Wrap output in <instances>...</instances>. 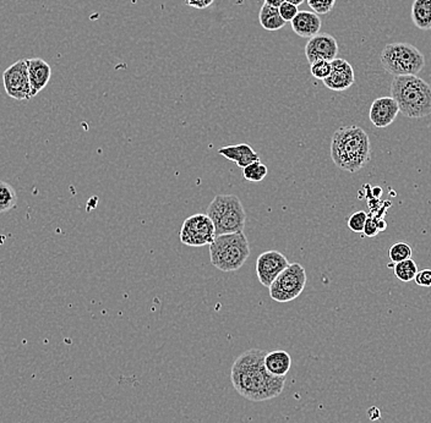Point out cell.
<instances>
[{
    "label": "cell",
    "mask_w": 431,
    "mask_h": 423,
    "mask_svg": "<svg viewBox=\"0 0 431 423\" xmlns=\"http://www.w3.org/2000/svg\"><path fill=\"white\" fill-rule=\"evenodd\" d=\"M266 351L250 349L235 358L230 379L238 394L245 399L261 403L282 394L286 384L285 377L272 376L265 367Z\"/></svg>",
    "instance_id": "6da1fadb"
},
{
    "label": "cell",
    "mask_w": 431,
    "mask_h": 423,
    "mask_svg": "<svg viewBox=\"0 0 431 423\" xmlns=\"http://www.w3.org/2000/svg\"><path fill=\"white\" fill-rule=\"evenodd\" d=\"M331 158L336 167L347 172H356L371 159L370 139L356 125L343 126L335 131L331 141Z\"/></svg>",
    "instance_id": "7a4b0ae2"
},
{
    "label": "cell",
    "mask_w": 431,
    "mask_h": 423,
    "mask_svg": "<svg viewBox=\"0 0 431 423\" xmlns=\"http://www.w3.org/2000/svg\"><path fill=\"white\" fill-rule=\"evenodd\" d=\"M391 94L404 117L420 119L430 115L431 86L418 75L396 76Z\"/></svg>",
    "instance_id": "3957f363"
},
{
    "label": "cell",
    "mask_w": 431,
    "mask_h": 423,
    "mask_svg": "<svg viewBox=\"0 0 431 423\" xmlns=\"http://www.w3.org/2000/svg\"><path fill=\"white\" fill-rule=\"evenodd\" d=\"M249 256L250 246L244 232L218 235L210 244L212 265L222 272L239 270Z\"/></svg>",
    "instance_id": "277c9868"
},
{
    "label": "cell",
    "mask_w": 431,
    "mask_h": 423,
    "mask_svg": "<svg viewBox=\"0 0 431 423\" xmlns=\"http://www.w3.org/2000/svg\"><path fill=\"white\" fill-rule=\"evenodd\" d=\"M206 214L215 225L216 236L244 232L246 213L238 196H216Z\"/></svg>",
    "instance_id": "5b68a950"
},
{
    "label": "cell",
    "mask_w": 431,
    "mask_h": 423,
    "mask_svg": "<svg viewBox=\"0 0 431 423\" xmlns=\"http://www.w3.org/2000/svg\"><path fill=\"white\" fill-rule=\"evenodd\" d=\"M385 70L396 76L418 75L425 66L422 51L409 43H391L380 56Z\"/></svg>",
    "instance_id": "8992f818"
},
{
    "label": "cell",
    "mask_w": 431,
    "mask_h": 423,
    "mask_svg": "<svg viewBox=\"0 0 431 423\" xmlns=\"http://www.w3.org/2000/svg\"><path fill=\"white\" fill-rule=\"evenodd\" d=\"M306 270L299 263H289L270 286V296L277 303H291L303 293Z\"/></svg>",
    "instance_id": "52a82bcc"
},
{
    "label": "cell",
    "mask_w": 431,
    "mask_h": 423,
    "mask_svg": "<svg viewBox=\"0 0 431 423\" xmlns=\"http://www.w3.org/2000/svg\"><path fill=\"white\" fill-rule=\"evenodd\" d=\"M179 237L187 246H206L215 240V225L207 214H194L184 220Z\"/></svg>",
    "instance_id": "ba28073f"
},
{
    "label": "cell",
    "mask_w": 431,
    "mask_h": 423,
    "mask_svg": "<svg viewBox=\"0 0 431 423\" xmlns=\"http://www.w3.org/2000/svg\"><path fill=\"white\" fill-rule=\"evenodd\" d=\"M3 82L10 98L16 101H30L32 98L26 59H20L10 65L3 74Z\"/></svg>",
    "instance_id": "9c48e42d"
},
{
    "label": "cell",
    "mask_w": 431,
    "mask_h": 423,
    "mask_svg": "<svg viewBox=\"0 0 431 423\" xmlns=\"http://www.w3.org/2000/svg\"><path fill=\"white\" fill-rule=\"evenodd\" d=\"M288 265L289 262L281 252L276 250L263 252L256 260V275L258 282L263 284V286L270 288L277 277L281 274Z\"/></svg>",
    "instance_id": "30bf717a"
},
{
    "label": "cell",
    "mask_w": 431,
    "mask_h": 423,
    "mask_svg": "<svg viewBox=\"0 0 431 423\" xmlns=\"http://www.w3.org/2000/svg\"><path fill=\"white\" fill-rule=\"evenodd\" d=\"M338 54V43L336 38L328 33H318L309 39L305 46V56L310 64L314 61H332Z\"/></svg>",
    "instance_id": "8fae6325"
},
{
    "label": "cell",
    "mask_w": 431,
    "mask_h": 423,
    "mask_svg": "<svg viewBox=\"0 0 431 423\" xmlns=\"http://www.w3.org/2000/svg\"><path fill=\"white\" fill-rule=\"evenodd\" d=\"M356 81V74L353 66L346 59L336 58L331 61V72L326 79L323 80V84L331 91L342 92L351 89Z\"/></svg>",
    "instance_id": "7c38bea8"
},
{
    "label": "cell",
    "mask_w": 431,
    "mask_h": 423,
    "mask_svg": "<svg viewBox=\"0 0 431 423\" xmlns=\"http://www.w3.org/2000/svg\"><path fill=\"white\" fill-rule=\"evenodd\" d=\"M399 113V104L394 98L380 97L371 104L369 119L375 127L384 129L396 120Z\"/></svg>",
    "instance_id": "4fadbf2b"
},
{
    "label": "cell",
    "mask_w": 431,
    "mask_h": 423,
    "mask_svg": "<svg viewBox=\"0 0 431 423\" xmlns=\"http://www.w3.org/2000/svg\"><path fill=\"white\" fill-rule=\"evenodd\" d=\"M26 64H27L31 96L36 97L43 89L47 87L52 76V69L47 61H43L41 58L26 59Z\"/></svg>",
    "instance_id": "5bb4252c"
},
{
    "label": "cell",
    "mask_w": 431,
    "mask_h": 423,
    "mask_svg": "<svg viewBox=\"0 0 431 423\" xmlns=\"http://www.w3.org/2000/svg\"><path fill=\"white\" fill-rule=\"evenodd\" d=\"M292 30L296 36L301 38H311L320 33L323 21L318 14L313 11H299L292 20Z\"/></svg>",
    "instance_id": "9a60e30c"
},
{
    "label": "cell",
    "mask_w": 431,
    "mask_h": 423,
    "mask_svg": "<svg viewBox=\"0 0 431 423\" xmlns=\"http://www.w3.org/2000/svg\"><path fill=\"white\" fill-rule=\"evenodd\" d=\"M218 154L235 162L239 168H245L260 160L258 154L248 144H232L218 149Z\"/></svg>",
    "instance_id": "2e32d148"
},
{
    "label": "cell",
    "mask_w": 431,
    "mask_h": 423,
    "mask_svg": "<svg viewBox=\"0 0 431 423\" xmlns=\"http://www.w3.org/2000/svg\"><path fill=\"white\" fill-rule=\"evenodd\" d=\"M291 355L287 351L277 350V351H272V353H266L265 367L272 376L286 377L287 373L289 372V370H291Z\"/></svg>",
    "instance_id": "e0dca14e"
},
{
    "label": "cell",
    "mask_w": 431,
    "mask_h": 423,
    "mask_svg": "<svg viewBox=\"0 0 431 423\" xmlns=\"http://www.w3.org/2000/svg\"><path fill=\"white\" fill-rule=\"evenodd\" d=\"M412 20L419 30H431V0H414Z\"/></svg>",
    "instance_id": "ac0fdd59"
},
{
    "label": "cell",
    "mask_w": 431,
    "mask_h": 423,
    "mask_svg": "<svg viewBox=\"0 0 431 423\" xmlns=\"http://www.w3.org/2000/svg\"><path fill=\"white\" fill-rule=\"evenodd\" d=\"M258 21L266 31H278L285 27L286 21L282 19L278 8H273L270 5L263 4L258 13Z\"/></svg>",
    "instance_id": "d6986e66"
},
{
    "label": "cell",
    "mask_w": 431,
    "mask_h": 423,
    "mask_svg": "<svg viewBox=\"0 0 431 423\" xmlns=\"http://www.w3.org/2000/svg\"><path fill=\"white\" fill-rule=\"evenodd\" d=\"M18 206V194L14 187L5 182H0V213L14 210Z\"/></svg>",
    "instance_id": "ffe728a7"
},
{
    "label": "cell",
    "mask_w": 431,
    "mask_h": 423,
    "mask_svg": "<svg viewBox=\"0 0 431 423\" xmlns=\"http://www.w3.org/2000/svg\"><path fill=\"white\" fill-rule=\"evenodd\" d=\"M394 273L397 279L404 282V283H409V282L414 280L416 275H417V263L412 258L402 260V262H399V263H394Z\"/></svg>",
    "instance_id": "44dd1931"
},
{
    "label": "cell",
    "mask_w": 431,
    "mask_h": 423,
    "mask_svg": "<svg viewBox=\"0 0 431 423\" xmlns=\"http://www.w3.org/2000/svg\"><path fill=\"white\" fill-rule=\"evenodd\" d=\"M268 167L261 160L254 162L243 169L244 179L249 182H260L268 175Z\"/></svg>",
    "instance_id": "7402d4cb"
},
{
    "label": "cell",
    "mask_w": 431,
    "mask_h": 423,
    "mask_svg": "<svg viewBox=\"0 0 431 423\" xmlns=\"http://www.w3.org/2000/svg\"><path fill=\"white\" fill-rule=\"evenodd\" d=\"M412 247H411V245H408L407 242H396L394 245L389 247V258L392 265L402 262V260H409V258H412Z\"/></svg>",
    "instance_id": "603a6c76"
},
{
    "label": "cell",
    "mask_w": 431,
    "mask_h": 423,
    "mask_svg": "<svg viewBox=\"0 0 431 423\" xmlns=\"http://www.w3.org/2000/svg\"><path fill=\"white\" fill-rule=\"evenodd\" d=\"M366 219H368V213L364 210H359L356 213L351 214L348 219V228L351 229L354 233H363L364 227H366Z\"/></svg>",
    "instance_id": "cb8c5ba5"
},
{
    "label": "cell",
    "mask_w": 431,
    "mask_h": 423,
    "mask_svg": "<svg viewBox=\"0 0 431 423\" xmlns=\"http://www.w3.org/2000/svg\"><path fill=\"white\" fill-rule=\"evenodd\" d=\"M313 13L318 15H326L332 11L336 0H306Z\"/></svg>",
    "instance_id": "d4e9b609"
},
{
    "label": "cell",
    "mask_w": 431,
    "mask_h": 423,
    "mask_svg": "<svg viewBox=\"0 0 431 423\" xmlns=\"http://www.w3.org/2000/svg\"><path fill=\"white\" fill-rule=\"evenodd\" d=\"M310 71H311V75L314 76L315 79L323 80H323L327 77L330 72H331V61H314V63L311 64Z\"/></svg>",
    "instance_id": "484cf974"
},
{
    "label": "cell",
    "mask_w": 431,
    "mask_h": 423,
    "mask_svg": "<svg viewBox=\"0 0 431 423\" xmlns=\"http://www.w3.org/2000/svg\"><path fill=\"white\" fill-rule=\"evenodd\" d=\"M278 10H280V14H281L282 19L285 20L286 23H291L292 20L294 19L296 14L299 13L298 6L291 4V3H287V1H285V3L278 8Z\"/></svg>",
    "instance_id": "4316f807"
},
{
    "label": "cell",
    "mask_w": 431,
    "mask_h": 423,
    "mask_svg": "<svg viewBox=\"0 0 431 423\" xmlns=\"http://www.w3.org/2000/svg\"><path fill=\"white\" fill-rule=\"evenodd\" d=\"M414 282L422 288H430L431 286V270H418L417 275L414 278Z\"/></svg>",
    "instance_id": "83f0119b"
},
{
    "label": "cell",
    "mask_w": 431,
    "mask_h": 423,
    "mask_svg": "<svg viewBox=\"0 0 431 423\" xmlns=\"http://www.w3.org/2000/svg\"><path fill=\"white\" fill-rule=\"evenodd\" d=\"M363 233L368 237L376 236V235L380 233V229L379 227H377V223H376V219L374 218L373 215H368L366 227H364Z\"/></svg>",
    "instance_id": "f1b7e54d"
},
{
    "label": "cell",
    "mask_w": 431,
    "mask_h": 423,
    "mask_svg": "<svg viewBox=\"0 0 431 423\" xmlns=\"http://www.w3.org/2000/svg\"><path fill=\"white\" fill-rule=\"evenodd\" d=\"M215 3V0H185V4L195 9H206Z\"/></svg>",
    "instance_id": "f546056e"
},
{
    "label": "cell",
    "mask_w": 431,
    "mask_h": 423,
    "mask_svg": "<svg viewBox=\"0 0 431 423\" xmlns=\"http://www.w3.org/2000/svg\"><path fill=\"white\" fill-rule=\"evenodd\" d=\"M285 1L286 0H265L263 4L270 5V6H273V8H280Z\"/></svg>",
    "instance_id": "4dcf8cb0"
},
{
    "label": "cell",
    "mask_w": 431,
    "mask_h": 423,
    "mask_svg": "<svg viewBox=\"0 0 431 423\" xmlns=\"http://www.w3.org/2000/svg\"><path fill=\"white\" fill-rule=\"evenodd\" d=\"M287 3H291V4L296 5V6H299V5L303 4L305 0H286Z\"/></svg>",
    "instance_id": "1f68e13d"
}]
</instances>
